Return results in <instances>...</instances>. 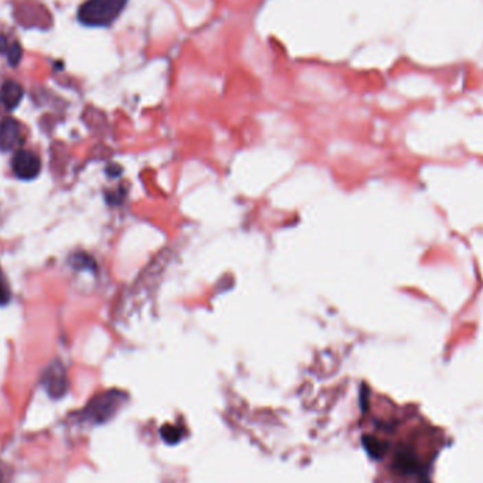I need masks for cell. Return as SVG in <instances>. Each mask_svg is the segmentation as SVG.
Listing matches in <instances>:
<instances>
[{
    "mask_svg": "<svg viewBox=\"0 0 483 483\" xmlns=\"http://www.w3.org/2000/svg\"><path fill=\"white\" fill-rule=\"evenodd\" d=\"M129 0H86L78 10V19L85 26L106 27L122 14Z\"/></svg>",
    "mask_w": 483,
    "mask_h": 483,
    "instance_id": "1",
    "label": "cell"
},
{
    "mask_svg": "<svg viewBox=\"0 0 483 483\" xmlns=\"http://www.w3.org/2000/svg\"><path fill=\"white\" fill-rule=\"evenodd\" d=\"M119 405V394L116 393H105L98 397H95L88 407L85 408L84 417L92 423L101 424L109 420L117 410Z\"/></svg>",
    "mask_w": 483,
    "mask_h": 483,
    "instance_id": "2",
    "label": "cell"
},
{
    "mask_svg": "<svg viewBox=\"0 0 483 483\" xmlns=\"http://www.w3.org/2000/svg\"><path fill=\"white\" fill-rule=\"evenodd\" d=\"M43 386L48 396L53 399H61L68 390V379L65 368L61 362L56 360L48 366L43 376Z\"/></svg>",
    "mask_w": 483,
    "mask_h": 483,
    "instance_id": "3",
    "label": "cell"
},
{
    "mask_svg": "<svg viewBox=\"0 0 483 483\" xmlns=\"http://www.w3.org/2000/svg\"><path fill=\"white\" fill-rule=\"evenodd\" d=\"M12 167L19 178L33 180L40 174L41 161L40 157L30 150H19L13 157Z\"/></svg>",
    "mask_w": 483,
    "mask_h": 483,
    "instance_id": "4",
    "label": "cell"
},
{
    "mask_svg": "<svg viewBox=\"0 0 483 483\" xmlns=\"http://www.w3.org/2000/svg\"><path fill=\"white\" fill-rule=\"evenodd\" d=\"M23 143L21 126L14 119L8 117L0 122V149L13 150Z\"/></svg>",
    "mask_w": 483,
    "mask_h": 483,
    "instance_id": "5",
    "label": "cell"
},
{
    "mask_svg": "<svg viewBox=\"0 0 483 483\" xmlns=\"http://www.w3.org/2000/svg\"><path fill=\"white\" fill-rule=\"evenodd\" d=\"M394 468L399 473L403 475H416L420 472L421 465L419 456L412 449H399L394 456Z\"/></svg>",
    "mask_w": 483,
    "mask_h": 483,
    "instance_id": "6",
    "label": "cell"
},
{
    "mask_svg": "<svg viewBox=\"0 0 483 483\" xmlns=\"http://www.w3.org/2000/svg\"><path fill=\"white\" fill-rule=\"evenodd\" d=\"M23 98V88L16 81H6L0 89V102L8 110L17 108Z\"/></svg>",
    "mask_w": 483,
    "mask_h": 483,
    "instance_id": "7",
    "label": "cell"
},
{
    "mask_svg": "<svg viewBox=\"0 0 483 483\" xmlns=\"http://www.w3.org/2000/svg\"><path fill=\"white\" fill-rule=\"evenodd\" d=\"M362 444H364L366 452L373 458V460H381V458L386 455V451H388V445L372 436H365L364 440H362Z\"/></svg>",
    "mask_w": 483,
    "mask_h": 483,
    "instance_id": "8",
    "label": "cell"
},
{
    "mask_svg": "<svg viewBox=\"0 0 483 483\" xmlns=\"http://www.w3.org/2000/svg\"><path fill=\"white\" fill-rule=\"evenodd\" d=\"M160 434H161L163 441L167 443V444H170V445H174V444L180 443V440L182 437L181 431L177 427L170 425V424L163 425L161 429H160Z\"/></svg>",
    "mask_w": 483,
    "mask_h": 483,
    "instance_id": "9",
    "label": "cell"
},
{
    "mask_svg": "<svg viewBox=\"0 0 483 483\" xmlns=\"http://www.w3.org/2000/svg\"><path fill=\"white\" fill-rule=\"evenodd\" d=\"M8 60H9V64H12L13 67H16L20 60H21V48L17 43L12 44L10 48H9V51H8Z\"/></svg>",
    "mask_w": 483,
    "mask_h": 483,
    "instance_id": "10",
    "label": "cell"
},
{
    "mask_svg": "<svg viewBox=\"0 0 483 483\" xmlns=\"http://www.w3.org/2000/svg\"><path fill=\"white\" fill-rule=\"evenodd\" d=\"M10 298V294H9V290L6 288L3 280H2V273H0V304H8Z\"/></svg>",
    "mask_w": 483,
    "mask_h": 483,
    "instance_id": "11",
    "label": "cell"
},
{
    "mask_svg": "<svg viewBox=\"0 0 483 483\" xmlns=\"http://www.w3.org/2000/svg\"><path fill=\"white\" fill-rule=\"evenodd\" d=\"M10 45H12V44H9V41H8L6 36H2V34H0V53H6V54H8Z\"/></svg>",
    "mask_w": 483,
    "mask_h": 483,
    "instance_id": "12",
    "label": "cell"
},
{
    "mask_svg": "<svg viewBox=\"0 0 483 483\" xmlns=\"http://www.w3.org/2000/svg\"><path fill=\"white\" fill-rule=\"evenodd\" d=\"M0 483H5V475L2 469H0Z\"/></svg>",
    "mask_w": 483,
    "mask_h": 483,
    "instance_id": "13",
    "label": "cell"
}]
</instances>
